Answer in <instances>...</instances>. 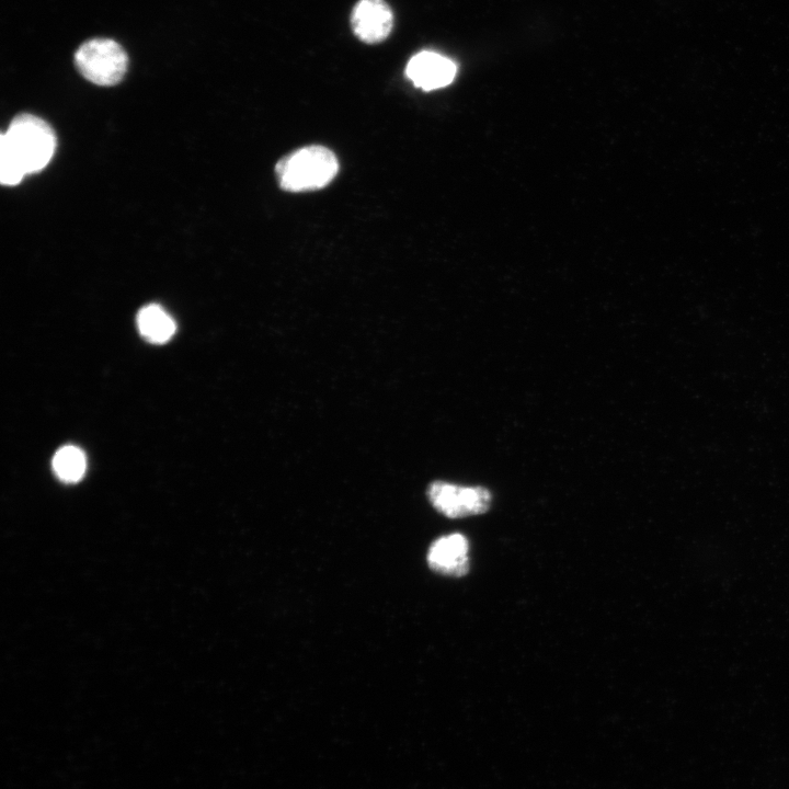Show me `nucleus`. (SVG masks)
Instances as JSON below:
<instances>
[{
	"label": "nucleus",
	"instance_id": "nucleus-5",
	"mask_svg": "<svg viewBox=\"0 0 789 789\" xmlns=\"http://www.w3.org/2000/svg\"><path fill=\"white\" fill-rule=\"evenodd\" d=\"M356 37L366 44L385 41L393 26V13L385 0H358L351 13Z\"/></svg>",
	"mask_w": 789,
	"mask_h": 789
},
{
	"label": "nucleus",
	"instance_id": "nucleus-9",
	"mask_svg": "<svg viewBox=\"0 0 789 789\" xmlns=\"http://www.w3.org/2000/svg\"><path fill=\"white\" fill-rule=\"evenodd\" d=\"M85 468V456L83 451L76 446H64L54 455V472L64 482L72 483L79 481L83 477Z\"/></svg>",
	"mask_w": 789,
	"mask_h": 789
},
{
	"label": "nucleus",
	"instance_id": "nucleus-4",
	"mask_svg": "<svg viewBox=\"0 0 789 789\" xmlns=\"http://www.w3.org/2000/svg\"><path fill=\"white\" fill-rule=\"evenodd\" d=\"M427 494L431 504L450 518L483 514L491 505V494L483 487H461L435 481L428 487Z\"/></svg>",
	"mask_w": 789,
	"mask_h": 789
},
{
	"label": "nucleus",
	"instance_id": "nucleus-10",
	"mask_svg": "<svg viewBox=\"0 0 789 789\" xmlns=\"http://www.w3.org/2000/svg\"><path fill=\"white\" fill-rule=\"evenodd\" d=\"M18 157L5 139H0V180L3 185H15L25 175Z\"/></svg>",
	"mask_w": 789,
	"mask_h": 789
},
{
	"label": "nucleus",
	"instance_id": "nucleus-1",
	"mask_svg": "<svg viewBox=\"0 0 789 789\" xmlns=\"http://www.w3.org/2000/svg\"><path fill=\"white\" fill-rule=\"evenodd\" d=\"M338 170L335 155L327 147L312 145L281 159L275 167V174L282 190L306 192L328 185Z\"/></svg>",
	"mask_w": 789,
	"mask_h": 789
},
{
	"label": "nucleus",
	"instance_id": "nucleus-2",
	"mask_svg": "<svg viewBox=\"0 0 789 789\" xmlns=\"http://www.w3.org/2000/svg\"><path fill=\"white\" fill-rule=\"evenodd\" d=\"M1 136L18 157L26 174L43 170L56 149V136L52 127L32 114L14 117L8 130Z\"/></svg>",
	"mask_w": 789,
	"mask_h": 789
},
{
	"label": "nucleus",
	"instance_id": "nucleus-7",
	"mask_svg": "<svg viewBox=\"0 0 789 789\" xmlns=\"http://www.w3.org/2000/svg\"><path fill=\"white\" fill-rule=\"evenodd\" d=\"M469 542L461 534L439 537L427 552L428 567L447 576L460 578L469 571Z\"/></svg>",
	"mask_w": 789,
	"mask_h": 789
},
{
	"label": "nucleus",
	"instance_id": "nucleus-3",
	"mask_svg": "<svg viewBox=\"0 0 789 789\" xmlns=\"http://www.w3.org/2000/svg\"><path fill=\"white\" fill-rule=\"evenodd\" d=\"M78 71L98 85L118 83L128 65L124 48L110 38H93L83 43L75 54Z\"/></svg>",
	"mask_w": 789,
	"mask_h": 789
},
{
	"label": "nucleus",
	"instance_id": "nucleus-8",
	"mask_svg": "<svg viewBox=\"0 0 789 789\" xmlns=\"http://www.w3.org/2000/svg\"><path fill=\"white\" fill-rule=\"evenodd\" d=\"M136 320L140 334L151 343H164L175 332L174 320L161 306L156 304L142 307Z\"/></svg>",
	"mask_w": 789,
	"mask_h": 789
},
{
	"label": "nucleus",
	"instance_id": "nucleus-6",
	"mask_svg": "<svg viewBox=\"0 0 789 789\" xmlns=\"http://www.w3.org/2000/svg\"><path fill=\"white\" fill-rule=\"evenodd\" d=\"M457 66L449 58L431 50H422L409 60L405 75L418 88L431 91L448 85Z\"/></svg>",
	"mask_w": 789,
	"mask_h": 789
}]
</instances>
